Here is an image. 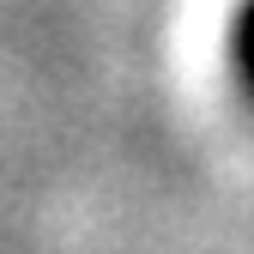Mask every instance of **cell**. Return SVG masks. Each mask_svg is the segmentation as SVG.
<instances>
[{
    "label": "cell",
    "instance_id": "cell-1",
    "mask_svg": "<svg viewBox=\"0 0 254 254\" xmlns=\"http://www.w3.org/2000/svg\"><path fill=\"white\" fill-rule=\"evenodd\" d=\"M236 67L254 91V0H242V18H236Z\"/></svg>",
    "mask_w": 254,
    "mask_h": 254
}]
</instances>
